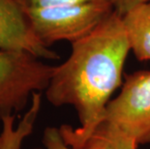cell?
<instances>
[{
  "instance_id": "obj_1",
  "label": "cell",
  "mask_w": 150,
  "mask_h": 149,
  "mask_svg": "<svg viewBox=\"0 0 150 149\" xmlns=\"http://www.w3.org/2000/svg\"><path fill=\"white\" fill-rule=\"evenodd\" d=\"M71 45L69 57L54 67L45 90L52 106L69 105L76 112L79 127H59L66 143L87 137L103 121L111 95L122 85L124 65L131 52L122 18L116 12Z\"/></svg>"
},
{
  "instance_id": "obj_2",
  "label": "cell",
  "mask_w": 150,
  "mask_h": 149,
  "mask_svg": "<svg viewBox=\"0 0 150 149\" xmlns=\"http://www.w3.org/2000/svg\"><path fill=\"white\" fill-rule=\"evenodd\" d=\"M25 11L33 32L47 47L60 41L72 44L81 39L115 12L108 1L25 8Z\"/></svg>"
},
{
  "instance_id": "obj_3",
  "label": "cell",
  "mask_w": 150,
  "mask_h": 149,
  "mask_svg": "<svg viewBox=\"0 0 150 149\" xmlns=\"http://www.w3.org/2000/svg\"><path fill=\"white\" fill-rule=\"evenodd\" d=\"M23 50L0 49V121L22 112L32 95L49 86L55 66Z\"/></svg>"
},
{
  "instance_id": "obj_4",
  "label": "cell",
  "mask_w": 150,
  "mask_h": 149,
  "mask_svg": "<svg viewBox=\"0 0 150 149\" xmlns=\"http://www.w3.org/2000/svg\"><path fill=\"white\" fill-rule=\"evenodd\" d=\"M102 122L138 145L150 143V71L126 76L119 94L108 102Z\"/></svg>"
},
{
  "instance_id": "obj_5",
  "label": "cell",
  "mask_w": 150,
  "mask_h": 149,
  "mask_svg": "<svg viewBox=\"0 0 150 149\" xmlns=\"http://www.w3.org/2000/svg\"><path fill=\"white\" fill-rule=\"evenodd\" d=\"M0 49L23 50L44 59H58L33 32L24 6L18 0H0Z\"/></svg>"
},
{
  "instance_id": "obj_6",
  "label": "cell",
  "mask_w": 150,
  "mask_h": 149,
  "mask_svg": "<svg viewBox=\"0 0 150 149\" xmlns=\"http://www.w3.org/2000/svg\"><path fill=\"white\" fill-rule=\"evenodd\" d=\"M131 52L138 60H150V1L140 3L121 16Z\"/></svg>"
},
{
  "instance_id": "obj_7",
  "label": "cell",
  "mask_w": 150,
  "mask_h": 149,
  "mask_svg": "<svg viewBox=\"0 0 150 149\" xmlns=\"http://www.w3.org/2000/svg\"><path fill=\"white\" fill-rule=\"evenodd\" d=\"M42 95L36 92L31 97V105L22 118L16 123V115H10L1 120L0 131V149H21L24 139L32 134L35 123L39 115Z\"/></svg>"
},
{
  "instance_id": "obj_8",
  "label": "cell",
  "mask_w": 150,
  "mask_h": 149,
  "mask_svg": "<svg viewBox=\"0 0 150 149\" xmlns=\"http://www.w3.org/2000/svg\"><path fill=\"white\" fill-rule=\"evenodd\" d=\"M76 149H138L135 141L101 122L90 135L67 143Z\"/></svg>"
},
{
  "instance_id": "obj_9",
  "label": "cell",
  "mask_w": 150,
  "mask_h": 149,
  "mask_svg": "<svg viewBox=\"0 0 150 149\" xmlns=\"http://www.w3.org/2000/svg\"><path fill=\"white\" fill-rule=\"evenodd\" d=\"M34 149H76L69 146L60 134L59 127H47L42 137V147Z\"/></svg>"
},
{
  "instance_id": "obj_10",
  "label": "cell",
  "mask_w": 150,
  "mask_h": 149,
  "mask_svg": "<svg viewBox=\"0 0 150 149\" xmlns=\"http://www.w3.org/2000/svg\"><path fill=\"white\" fill-rule=\"evenodd\" d=\"M107 1V0H24L23 6L25 8H47L55 6H65L81 4V3Z\"/></svg>"
},
{
  "instance_id": "obj_11",
  "label": "cell",
  "mask_w": 150,
  "mask_h": 149,
  "mask_svg": "<svg viewBox=\"0 0 150 149\" xmlns=\"http://www.w3.org/2000/svg\"><path fill=\"white\" fill-rule=\"evenodd\" d=\"M107 1L110 3L114 9V11L118 15L123 16L133 7L140 4V3L148 2L150 0H107Z\"/></svg>"
},
{
  "instance_id": "obj_12",
  "label": "cell",
  "mask_w": 150,
  "mask_h": 149,
  "mask_svg": "<svg viewBox=\"0 0 150 149\" xmlns=\"http://www.w3.org/2000/svg\"><path fill=\"white\" fill-rule=\"evenodd\" d=\"M18 1L20 2V3H21L22 5H23V1H24V0H18Z\"/></svg>"
}]
</instances>
